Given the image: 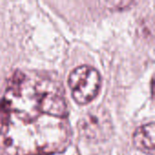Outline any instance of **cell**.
I'll use <instances>...</instances> for the list:
<instances>
[{
  "mask_svg": "<svg viewBox=\"0 0 155 155\" xmlns=\"http://www.w3.org/2000/svg\"><path fill=\"white\" fill-rule=\"evenodd\" d=\"M80 134L91 142H104L113 134V121L110 114L103 107H96L86 113L79 121Z\"/></svg>",
  "mask_w": 155,
  "mask_h": 155,
  "instance_id": "obj_2",
  "label": "cell"
},
{
  "mask_svg": "<svg viewBox=\"0 0 155 155\" xmlns=\"http://www.w3.org/2000/svg\"><path fill=\"white\" fill-rule=\"evenodd\" d=\"M39 94V112L56 118L67 115V105L59 86L50 81H42L37 84Z\"/></svg>",
  "mask_w": 155,
  "mask_h": 155,
  "instance_id": "obj_3",
  "label": "cell"
},
{
  "mask_svg": "<svg viewBox=\"0 0 155 155\" xmlns=\"http://www.w3.org/2000/svg\"><path fill=\"white\" fill-rule=\"evenodd\" d=\"M68 83L74 101L80 104H86L97 95L101 77L94 68L82 65L72 71Z\"/></svg>",
  "mask_w": 155,
  "mask_h": 155,
  "instance_id": "obj_1",
  "label": "cell"
},
{
  "mask_svg": "<svg viewBox=\"0 0 155 155\" xmlns=\"http://www.w3.org/2000/svg\"><path fill=\"white\" fill-rule=\"evenodd\" d=\"M154 124L150 123L138 128L134 135V143L144 153H154Z\"/></svg>",
  "mask_w": 155,
  "mask_h": 155,
  "instance_id": "obj_4",
  "label": "cell"
}]
</instances>
